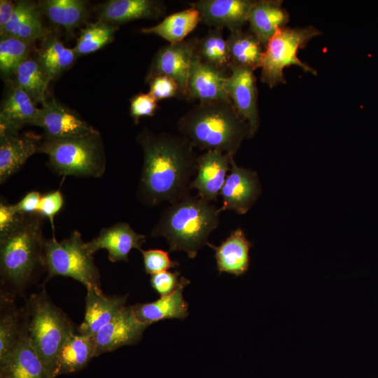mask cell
I'll use <instances>...</instances> for the list:
<instances>
[{"mask_svg":"<svg viewBox=\"0 0 378 378\" xmlns=\"http://www.w3.org/2000/svg\"><path fill=\"white\" fill-rule=\"evenodd\" d=\"M198 39L194 37L159 49L150 63L146 82L158 76H168L178 84L183 99H188L189 69Z\"/></svg>","mask_w":378,"mask_h":378,"instance_id":"9","label":"cell"},{"mask_svg":"<svg viewBox=\"0 0 378 378\" xmlns=\"http://www.w3.org/2000/svg\"><path fill=\"white\" fill-rule=\"evenodd\" d=\"M226 41L231 64L253 71L261 67L265 47L249 30L230 32Z\"/></svg>","mask_w":378,"mask_h":378,"instance_id":"29","label":"cell"},{"mask_svg":"<svg viewBox=\"0 0 378 378\" xmlns=\"http://www.w3.org/2000/svg\"><path fill=\"white\" fill-rule=\"evenodd\" d=\"M177 125L194 147L233 157L243 141L251 137L248 124L230 100L200 102L178 119Z\"/></svg>","mask_w":378,"mask_h":378,"instance_id":"2","label":"cell"},{"mask_svg":"<svg viewBox=\"0 0 378 378\" xmlns=\"http://www.w3.org/2000/svg\"><path fill=\"white\" fill-rule=\"evenodd\" d=\"M41 196L36 190L27 192L18 202L13 204L16 212L24 214L37 213Z\"/></svg>","mask_w":378,"mask_h":378,"instance_id":"42","label":"cell"},{"mask_svg":"<svg viewBox=\"0 0 378 378\" xmlns=\"http://www.w3.org/2000/svg\"><path fill=\"white\" fill-rule=\"evenodd\" d=\"M148 327L136 317L132 306L125 307L94 335L95 357L124 346L137 344Z\"/></svg>","mask_w":378,"mask_h":378,"instance_id":"13","label":"cell"},{"mask_svg":"<svg viewBox=\"0 0 378 378\" xmlns=\"http://www.w3.org/2000/svg\"><path fill=\"white\" fill-rule=\"evenodd\" d=\"M44 262L47 279L55 276H68L81 283L86 289L102 291L99 269L79 231L74 230L60 241L55 235L46 239Z\"/></svg>","mask_w":378,"mask_h":378,"instance_id":"7","label":"cell"},{"mask_svg":"<svg viewBox=\"0 0 378 378\" xmlns=\"http://www.w3.org/2000/svg\"><path fill=\"white\" fill-rule=\"evenodd\" d=\"M23 311L29 340L49 377L56 378L59 351L75 326L45 290L32 294Z\"/></svg>","mask_w":378,"mask_h":378,"instance_id":"5","label":"cell"},{"mask_svg":"<svg viewBox=\"0 0 378 378\" xmlns=\"http://www.w3.org/2000/svg\"><path fill=\"white\" fill-rule=\"evenodd\" d=\"M225 89L239 115L247 122L251 136L259 126L258 88L254 71L251 69L230 64Z\"/></svg>","mask_w":378,"mask_h":378,"instance_id":"10","label":"cell"},{"mask_svg":"<svg viewBox=\"0 0 378 378\" xmlns=\"http://www.w3.org/2000/svg\"><path fill=\"white\" fill-rule=\"evenodd\" d=\"M162 1L110 0L99 6L100 20L112 24L139 19H156L165 13Z\"/></svg>","mask_w":378,"mask_h":378,"instance_id":"22","label":"cell"},{"mask_svg":"<svg viewBox=\"0 0 378 378\" xmlns=\"http://www.w3.org/2000/svg\"><path fill=\"white\" fill-rule=\"evenodd\" d=\"M227 76L202 61L195 52L188 78L187 99L200 102L230 100L225 89Z\"/></svg>","mask_w":378,"mask_h":378,"instance_id":"15","label":"cell"},{"mask_svg":"<svg viewBox=\"0 0 378 378\" xmlns=\"http://www.w3.org/2000/svg\"><path fill=\"white\" fill-rule=\"evenodd\" d=\"M8 295L1 297L0 362L16 348L23 326V310H18Z\"/></svg>","mask_w":378,"mask_h":378,"instance_id":"31","label":"cell"},{"mask_svg":"<svg viewBox=\"0 0 378 378\" xmlns=\"http://www.w3.org/2000/svg\"><path fill=\"white\" fill-rule=\"evenodd\" d=\"M40 136L32 133L0 132V183L17 173L26 161L38 153Z\"/></svg>","mask_w":378,"mask_h":378,"instance_id":"18","label":"cell"},{"mask_svg":"<svg viewBox=\"0 0 378 378\" xmlns=\"http://www.w3.org/2000/svg\"><path fill=\"white\" fill-rule=\"evenodd\" d=\"M145 241V235L135 232L129 223L119 222L103 227L97 237L86 242V247L92 254L100 249H106L108 258L112 262H127L130 252L133 248L141 250Z\"/></svg>","mask_w":378,"mask_h":378,"instance_id":"16","label":"cell"},{"mask_svg":"<svg viewBox=\"0 0 378 378\" xmlns=\"http://www.w3.org/2000/svg\"><path fill=\"white\" fill-rule=\"evenodd\" d=\"M190 280L184 277L179 286L171 294L147 303H137L132 307L136 317L149 326L165 319H184L188 315V304L183 295Z\"/></svg>","mask_w":378,"mask_h":378,"instance_id":"23","label":"cell"},{"mask_svg":"<svg viewBox=\"0 0 378 378\" xmlns=\"http://www.w3.org/2000/svg\"><path fill=\"white\" fill-rule=\"evenodd\" d=\"M127 295H106L102 291L87 289L84 319L79 334L94 336L125 307Z\"/></svg>","mask_w":378,"mask_h":378,"instance_id":"20","label":"cell"},{"mask_svg":"<svg viewBox=\"0 0 378 378\" xmlns=\"http://www.w3.org/2000/svg\"><path fill=\"white\" fill-rule=\"evenodd\" d=\"M16 3L12 1H0V32L4 30L10 20L13 14Z\"/></svg>","mask_w":378,"mask_h":378,"instance_id":"44","label":"cell"},{"mask_svg":"<svg viewBox=\"0 0 378 378\" xmlns=\"http://www.w3.org/2000/svg\"><path fill=\"white\" fill-rule=\"evenodd\" d=\"M220 212L210 202L197 195H190L169 204L150 235L164 237L169 252L182 251L190 258H195L198 251L207 245L210 234L218 227Z\"/></svg>","mask_w":378,"mask_h":378,"instance_id":"4","label":"cell"},{"mask_svg":"<svg viewBox=\"0 0 378 378\" xmlns=\"http://www.w3.org/2000/svg\"><path fill=\"white\" fill-rule=\"evenodd\" d=\"M234 158L218 150H207L197 157V173L190 189L197 190V195L209 201H217L231 168Z\"/></svg>","mask_w":378,"mask_h":378,"instance_id":"14","label":"cell"},{"mask_svg":"<svg viewBox=\"0 0 378 378\" xmlns=\"http://www.w3.org/2000/svg\"><path fill=\"white\" fill-rule=\"evenodd\" d=\"M116 29L114 24L102 20L88 24L81 30L74 48L76 56L91 54L99 50L112 41Z\"/></svg>","mask_w":378,"mask_h":378,"instance_id":"35","label":"cell"},{"mask_svg":"<svg viewBox=\"0 0 378 378\" xmlns=\"http://www.w3.org/2000/svg\"><path fill=\"white\" fill-rule=\"evenodd\" d=\"M16 86L24 90L35 103L43 104L50 80L46 76L38 60L27 58L15 73Z\"/></svg>","mask_w":378,"mask_h":378,"instance_id":"34","label":"cell"},{"mask_svg":"<svg viewBox=\"0 0 378 378\" xmlns=\"http://www.w3.org/2000/svg\"><path fill=\"white\" fill-rule=\"evenodd\" d=\"M42 128L46 137L64 138L99 133L78 113L55 99H46L34 122Z\"/></svg>","mask_w":378,"mask_h":378,"instance_id":"12","label":"cell"},{"mask_svg":"<svg viewBox=\"0 0 378 378\" xmlns=\"http://www.w3.org/2000/svg\"><path fill=\"white\" fill-rule=\"evenodd\" d=\"M230 164V174L220 193L223 205L219 209L243 215L248 211L260 195V183L255 172L238 166L234 158Z\"/></svg>","mask_w":378,"mask_h":378,"instance_id":"11","label":"cell"},{"mask_svg":"<svg viewBox=\"0 0 378 378\" xmlns=\"http://www.w3.org/2000/svg\"><path fill=\"white\" fill-rule=\"evenodd\" d=\"M28 43L14 37H1L0 71L3 76L15 74L19 66L27 58Z\"/></svg>","mask_w":378,"mask_h":378,"instance_id":"36","label":"cell"},{"mask_svg":"<svg viewBox=\"0 0 378 378\" xmlns=\"http://www.w3.org/2000/svg\"><path fill=\"white\" fill-rule=\"evenodd\" d=\"M38 153L46 154L52 172L64 177L99 178L106 171V155L99 133L64 138L45 136Z\"/></svg>","mask_w":378,"mask_h":378,"instance_id":"6","label":"cell"},{"mask_svg":"<svg viewBox=\"0 0 378 378\" xmlns=\"http://www.w3.org/2000/svg\"><path fill=\"white\" fill-rule=\"evenodd\" d=\"M253 3V0H199L190 5L200 11L208 26L233 32L242 30Z\"/></svg>","mask_w":378,"mask_h":378,"instance_id":"17","label":"cell"},{"mask_svg":"<svg viewBox=\"0 0 378 378\" xmlns=\"http://www.w3.org/2000/svg\"><path fill=\"white\" fill-rule=\"evenodd\" d=\"M158 108V102L150 93H139L130 99V115L136 124L141 117L153 116Z\"/></svg>","mask_w":378,"mask_h":378,"instance_id":"41","label":"cell"},{"mask_svg":"<svg viewBox=\"0 0 378 378\" xmlns=\"http://www.w3.org/2000/svg\"><path fill=\"white\" fill-rule=\"evenodd\" d=\"M148 84L149 93L157 102L174 97L183 98L178 84L168 76H155L148 82Z\"/></svg>","mask_w":378,"mask_h":378,"instance_id":"38","label":"cell"},{"mask_svg":"<svg viewBox=\"0 0 378 378\" xmlns=\"http://www.w3.org/2000/svg\"><path fill=\"white\" fill-rule=\"evenodd\" d=\"M38 6L52 23L71 33L88 15L85 2L80 0H41Z\"/></svg>","mask_w":378,"mask_h":378,"instance_id":"30","label":"cell"},{"mask_svg":"<svg viewBox=\"0 0 378 378\" xmlns=\"http://www.w3.org/2000/svg\"><path fill=\"white\" fill-rule=\"evenodd\" d=\"M146 274L153 275L175 267L179 265L170 258L169 253L162 249L140 250Z\"/></svg>","mask_w":378,"mask_h":378,"instance_id":"37","label":"cell"},{"mask_svg":"<svg viewBox=\"0 0 378 378\" xmlns=\"http://www.w3.org/2000/svg\"><path fill=\"white\" fill-rule=\"evenodd\" d=\"M64 199L59 189L46 193L41 196L37 213L48 219L53 233L55 232V216L64 206Z\"/></svg>","mask_w":378,"mask_h":378,"instance_id":"39","label":"cell"},{"mask_svg":"<svg viewBox=\"0 0 378 378\" xmlns=\"http://www.w3.org/2000/svg\"><path fill=\"white\" fill-rule=\"evenodd\" d=\"M76 57L74 48L66 47L57 37H50L38 51V62L51 80L69 68Z\"/></svg>","mask_w":378,"mask_h":378,"instance_id":"33","label":"cell"},{"mask_svg":"<svg viewBox=\"0 0 378 378\" xmlns=\"http://www.w3.org/2000/svg\"><path fill=\"white\" fill-rule=\"evenodd\" d=\"M184 276L178 271H164L151 275L150 285L160 295L165 296L173 293L181 284Z\"/></svg>","mask_w":378,"mask_h":378,"instance_id":"40","label":"cell"},{"mask_svg":"<svg viewBox=\"0 0 378 378\" xmlns=\"http://www.w3.org/2000/svg\"><path fill=\"white\" fill-rule=\"evenodd\" d=\"M144 160L137 190L139 200L148 206L174 203L190 195L197 173L194 146L184 136L144 129L137 136Z\"/></svg>","mask_w":378,"mask_h":378,"instance_id":"1","label":"cell"},{"mask_svg":"<svg viewBox=\"0 0 378 378\" xmlns=\"http://www.w3.org/2000/svg\"><path fill=\"white\" fill-rule=\"evenodd\" d=\"M322 32L309 25L304 27H284L268 41L261 64V81L270 88L286 83L284 69L290 66L300 67L304 72L317 75L316 71L298 57V50L304 48L313 38Z\"/></svg>","mask_w":378,"mask_h":378,"instance_id":"8","label":"cell"},{"mask_svg":"<svg viewBox=\"0 0 378 378\" xmlns=\"http://www.w3.org/2000/svg\"><path fill=\"white\" fill-rule=\"evenodd\" d=\"M195 54L202 61L218 70L230 71L231 61L227 41L223 37V28H211L198 39Z\"/></svg>","mask_w":378,"mask_h":378,"instance_id":"32","label":"cell"},{"mask_svg":"<svg viewBox=\"0 0 378 378\" xmlns=\"http://www.w3.org/2000/svg\"><path fill=\"white\" fill-rule=\"evenodd\" d=\"M202 20L200 11L193 6L167 16L159 24L141 29L144 34H156L170 43L185 40Z\"/></svg>","mask_w":378,"mask_h":378,"instance_id":"28","label":"cell"},{"mask_svg":"<svg viewBox=\"0 0 378 378\" xmlns=\"http://www.w3.org/2000/svg\"><path fill=\"white\" fill-rule=\"evenodd\" d=\"M20 88H12L0 110V132H18L26 125H33L39 108Z\"/></svg>","mask_w":378,"mask_h":378,"instance_id":"25","label":"cell"},{"mask_svg":"<svg viewBox=\"0 0 378 378\" xmlns=\"http://www.w3.org/2000/svg\"><path fill=\"white\" fill-rule=\"evenodd\" d=\"M1 33V37L9 36L27 43L47 38L48 31L41 20L38 4L29 1H20L9 22Z\"/></svg>","mask_w":378,"mask_h":378,"instance_id":"26","label":"cell"},{"mask_svg":"<svg viewBox=\"0 0 378 378\" xmlns=\"http://www.w3.org/2000/svg\"><path fill=\"white\" fill-rule=\"evenodd\" d=\"M278 0L254 1L248 13L249 31L264 47L280 29L286 27L290 20L287 10Z\"/></svg>","mask_w":378,"mask_h":378,"instance_id":"21","label":"cell"},{"mask_svg":"<svg viewBox=\"0 0 378 378\" xmlns=\"http://www.w3.org/2000/svg\"><path fill=\"white\" fill-rule=\"evenodd\" d=\"M0 378H50L28 337L23 311V326L14 351L0 362Z\"/></svg>","mask_w":378,"mask_h":378,"instance_id":"19","label":"cell"},{"mask_svg":"<svg viewBox=\"0 0 378 378\" xmlns=\"http://www.w3.org/2000/svg\"><path fill=\"white\" fill-rule=\"evenodd\" d=\"M207 245L215 251L216 266L220 273L240 276L248 270L251 243L241 228L232 231L219 246L209 242Z\"/></svg>","mask_w":378,"mask_h":378,"instance_id":"24","label":"cell"},{"mask_svg":"<svg viewBox=\"0 0 378 378\" xmlns=\"http://www.w3.org/2000/svg\"><path fill=\"white\" fill-rule=\"evenodd\" d=\"M20 214L17 213L14 205L0 203V234L7 232L16 223Z\"/></svg>","mask_w":378,"mask_h":378,"instance_id":"43","label":"cell"},{"mask_svg":"<svg viewBox=\"0 0 378 378\" xmlns=\"http://www.w3.org/2000/svg\"><path fill=\"white\" fill-rule=\"evenodd\" d=\"M94 357V336L74 332L68 337L59 351L57 376L78 372Z\"/></svg>","mask_w":378,"mask_h":378,"instance_id":"27","label":"cell"},{"mask_svg":"<svg viewBox=\"0 0 378 378\" xmlns=\"http://www.w3.org/2000/svg\"><path fill=\"white\" fill-rule=\"evenodd\" d=\"M45 218L38 213L20 214L16 223L0 234L1 281L23 290L37 272L45 269Z\"/></svg>","mask_w":378,"mask_h":378,"instance_id":"3","label":"cell"}]
</instances>
